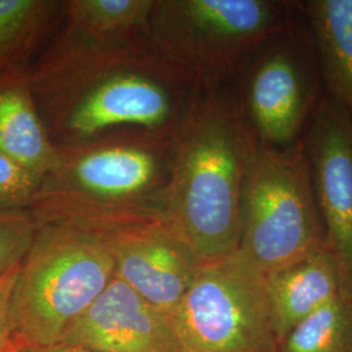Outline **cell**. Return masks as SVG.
<instances>
[{
	"mask_svg": "<svg viewBox=\"0 0 352 352\" xmlns=\"http://www.w3.org/2000/svg\"><path fill=\"white\" fill-rule=\"evenodd\" d=\"M327 96L352 118V0H302Z\"/></svg>",
	"mask_w": 352,
	"mask_h": 352,
	"instance_id": "13",
	"label": "cell"
},
{
	"mask_svg": "<svg viewBox=\"0 0 352 352\" xmlns=\"http://www.w3.org/2000/svg\"><path fill=\"white\" fill-rule=\"evenodd\" d=\"M37 228V219L29 210H0V278L21 264Z\"/></svg>",
	"mask_w": 352,
	"mask_h": 352,
	"instance_id": "18",
	"label": "cell"
},
{
	"mask_svg": "<svg viewBox=\"0 0 352 352\" xmlns=\"http://www.w3.org/2000/svg\"><path fill=\"white\" fill-rule=\"evenodd\" d=\"M154 0H64L59 29L107 42L148 37Z\"/></svg>",
	"mask_w": 352,
	"mask_h": 352,
	"instance_id": "16",
	"label": "cell"
},
{
	"mask_svg": "<svg viewBox=\"0 0 352 352\" xmlns=\"http://www.w3.org/2000/svg\"><path fill=\"white\" fill-rule=\"evenodd\" d=\"M183 352H277L264 270L244 252L204 263L171 316Z\"/></svg>",
	"mask_w": 352,
	"mask_h": 352,
	"instance_id": "7",
	"label": "cell"
},
{
	"mask_svg": "<svg viewBox=\"0 0 352 352\" xmlns=\"http://www.w3.org/2000/svg\"><path fill=\"white\" fill-rule=\"evenodd\" d=\"M19 266L13 267L4 277L0 278V352H21L16 342L11 324V296Z\"/></svg>",
	"mask_w": 352,
	"mask_h": 352,
	"instance_id": "20",
	"label": "cell"
},
{
	"mask_svg": "<svg viewBox=\"0 0 352 352\" xmlns=\"http://www.w3.org/2000/svg\"><path fill=\"white\" fill-rule=\"evenodd\" d=\"M295 12L289 0H154L148 37L212 90L235 84Z\"/></svg>",
	"mask_w": 352,
	"mask_h": 352,
	"instance_id": "5",
	"label": "cell"
},
{
	"mask_svg": "<svg viewBox=\"0 0 352 352\" xmlns=\"http://www.w3.org/2000/svg\"><path fill=\"white\" fill-rule=\"evenodd\" d=\"M277 352H352V298L340 292L292 327Z\"/></svg>",
	"mask_w": 352,
	"mask_h": 352,
	"instance_id": "17",
	"label": "cell"
},
{
	"mask_svg": "<svg viewBox=\"0 0 352 352\" xmlns=\"http://www.w3.org/2000/svg\"><path fill=\"white\" fill-rule=\"evenodd\" d=\"M266 278L278 344L292 327L343 292L338 265L327 245Z\"/></svg>",
	"mask_w": 352,
	"mask_h": 352,
	"instance_id": "12",
	"label": "cell"
},
{
	"mask_svg": "<svg viewBox=\"0 0 352 352\" xmlns=\"http://www.w3.org/2000/svg\"><path fill=\"white\" fill-rule=\"evenodd\" d=\"M0 151L42 179L58 164L59 149L38 113L29 74L0 84Z\"/></svg>",
	"mask_w": 352,
	"mask_h": 352,
	"instance_id": "14",
	"label": "cell"
},
{
	"mask_svg": "<svg viewBox=\"0 0 352 352\" xmlns=\"http://www.w3.org/2000/svg\"><path fill=\"white\" fill-rule=\"evenodd\" d=\"M245 123L265 148L296 146L325 96L315 42L296 12L232 84Z\"/></svg>",
	"mask_w": 352,
	"mask_h": 352,
	"instance_id": "8",
	"label": "cell"
},
{
	"mask_svg": "<svg viewBox=\"0 0 352 352\" xmlns=\"http://www.w3.org/2000/svg\"><path fill=\"white\" fill-rule=\"evenodd\" d=\"M254 145L234 85L208 90L175 138L162 215L201 264L240 250Z\"/></svg>",
	"mask_w": 352,
	"mask_h": 352,
	"instance_id": "2",
	"label": "cell"
},
{
	"mask_svg": "<svg viewBox=\"0 0 352 352\" xmlns=\"http://www.w3.org/2000/svg\"><path fill=\"white\" fill-rule=\"evenodd\" d=\"M113 274V254L101 236L69 225H38L11 296V324L21 351L58 343Z\"/></svg>",
	"mask_w": 352,
	"mask_h": 352,
	"instance_id": "4",
	"label": "cell"
},
{
	"mask_svg": "<svg viewBox=\"0 0 352 352\" xmlns=\"http://www.w3.org/2000/svg\"><path fill=\"white\" fill-rule=\"evenodd\" d=\"M29 77L58 149L124 132L175 140L208 91L149 37L97 42L60 29Z\"/></svg>",
	"mask_w": 352,
	"mask_h": 352,
	"instance_id": "1",
	"label": "cell"
},
{
	"mask_svg": "<svg viewBox=\"0 0 352 352\" xmlns=\"http://www.w3.org/2000/svg\"><path fill=\"white\" fill-rule=\"evenodd\" d=\"M21 352H96L78 347V346H72V344H65V343H55L46 347H34V349H26Z\"/></svg>",
	"mask_w": 352,
	"mask_h": 352,
	"instance_id": "21",
	"label": "cell"
},
{
	"mask_svg": "<svg viewBox=\"0 0 352 352\" xmlns=\"http://www.w3.org/2000/svg\"><path fill=\"white\" fill-rule=\"evenodd\" d=\"M240 250L266 274L327 245V231L302 142L286 149L256 142L243 187Z\"/></svg>",
	"mask_w": 352,
	"mask_h": 352,
	"instance_id": "6",
	"label": "cell"
},
{
	"mask_svg": "<svg viewBox=\"0 0 352 352\" xmlns=\"http://www.w3.org/2000/svg\"><path fill=\"white\" fill-rule=\"evenodd\" d=\"M322 214L327 247L352 298V118L327 93L302 140Z\"/></svg>",
	"mask_w": 352,
	"mask_h": 352,
	"instance_id": "10",
	"label": "cell"
},
{
	"mask_svg": "<svg viewBox=\"0 0 352 352\" xmlns=\"http://www.w3.org/2000/svg\"><path fill=\"white\" fill-rule=\"evenodd\" d=\"M41 183L42 177L0 151V210L30 212Z\"/></svg>",
	"mask_w": 352,
	"mask_h": 352,
	"instance_id": "19",
	"label": "cell"
},
{
	"mask_svg": "<svg viewBox=\"0 0 352 352\" xmlns=\"http://www.w3.org/2000/svg\"><path fill=\"white\" fill-rule=\"evenodd\" d=\"M174 141L124 132L62 148L30 212L38 225H69L94 234L162 215Z\"/></svg>",
	"mask_w": 352,
	"mask_h": 352,
	"instance_id": "3",
	"label": "cell"
},
{
	"mask_svg": "<svg viewBox=\"0 0 352 352\" xmlns=\"http://www.w3.org/2000/svg\"><path fill=\"white\" fill-rule=\"evenodd\" d=\"M96 235L104 240L113 254L115 276L171 317L201 261L164 217L131 219Z\"/></svg>",
	"mask_w": 352,
	"mask_h": 352,
	"instance_id": "9",
	"label": "cell"
},
{
	"mask_svg": "<svg viewBox=\"0 0 352 352\" xmlns=\"http://www.w3.org/2000/svg\"><path fill=\"white\" fill-rule=\"evenodd\" d=\"M58 343L96 352H183L171 317L115 274Z\"/></svg>",
	"mask_w": 352,
	"mask_h": 352,
	"instance_id": "11",
	"label": "cell"
},
{
	"mask_svg": "<svg viewBox=\"0 0 352 352\" xmlns=\"http://www.w3.org/2000/svg\"><path fill=\"white\" fill-rule=\"evenodd\" d=\"M64 0H0V84L25 75L62 23Z\"/></svg>",
	"mask_w": 352,
	"mask_h": 352,
	"instance_id": "15",
	"label": "cell"
}]
</instances>
